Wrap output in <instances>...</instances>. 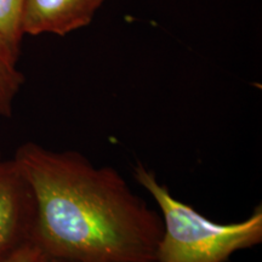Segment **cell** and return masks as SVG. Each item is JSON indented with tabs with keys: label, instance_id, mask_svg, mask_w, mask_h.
I'll list each match as a JSON object with an SVG mask.
<instances>
[{
	"label": "cell",
	"instance_id": "obj_1",
	"mask_svg": "<svg viewBox=\"0 0 262 262\" xmlns=\"http://www.w3.org/2000/svg\"><path fill=\"white\" fill-rule=\"evenodd\" d=\"M34 196L31 243L61 262H156L162 216L112 166L35 142L14 156Z\"/></svg>",
	"mask_w": 262,
	"mask_h": 262
},
{
	"label": "cell",
	"instance_id": "obj_2",
	"mask_svg": "<svg viewBox=\"0 0 262 262\" xmlns=\"http://www.w3.org/2000/svg\"><path fill=\"white\" fill-rule=\"evenodd\" d=\"M134 178L153 196L162 211L163 234L156 262H225L235 251L262 242L261 205L247 220L217 224L173 198L155 171L141 162L134 166Z\"/></svg>",
	"mask_w": 262,
	"mask_h": 262
},
{
	"label": "cell",
	"instance_id": "obj_3",
	"mask_svg": "<svg viewBox=\"0 0 262 262\" xmlns=\"http://www.w3.org/2000/svg\"><path fill=\"white\" fill-rule=\"evenodd\" d=\"M34 196L14 159L0 158V258L31 243Z\"/></svg>",
	"mask_w": 262,
	"mask_h": 262
},
{
	"label": "cell",
	"instance_id": "obj_4",
	"mask_svg": "<svg viewBox=\"0 0 262 262\" xmlns=\"http://www.w3.org/2000/svg\"><path fill=\"white\" fill-rule=\"evenodd\" d=\"M106 0H25V35H66L91 24Z\"/></svg>",
	"mask_w": 262,
	"mask_h": 262
},
{
	"label": "cell",
	"instance_id": "obj_5",
	"mask_svg": "<svg viewBox=\"0 0 262 262\" xmlns=\"http://www.w3.org/2000/svg\"><path fill=\"white\" fill-rule=\"evenodd\" d=\"M18 57L0 38V117H11L15 98L25 77L17 68Z\"/></svg>",
	"mask_w": 262,
	"mask_h": 262
},
{
	"label": "cell",
	"instance_id": "obj_6",
	"mask_svg": "<svg viewBox=\"0 0 262 262\" xmlns=\"http://www.w3.org/2000/svg\"><path fill=\"white\" fill-rule=\"evenodd\" d=\"M25 0H0V38L16 56L24 40L22 10Z\"/></svg>",
	"mask_w": 262,
	"mask_h": 262
},
{
	"label": "cell",
	"instance_id": "obj_7",
	"mask_svg": "<svg viewBox=\"0 0 262 262\" xmlns=\"http://www.w3.org/2000/svg\"><path fill=\"white\" fill-rule=\"evenodd\" d=\"M0 262H47V257L34 244L27 243L8 256L0 258Z\"/></svg>",
	"mask_w": 262,
	"mask_h": 262
},
{
	"label": "cell",
	"instance_id": "obj_8",
	"mask_svg": "<svg viewBox=\"0 0 262 262\" xmlns=\"http://www.w3.org/2000/svg\"><path fill=\"white\" fill-rule=\"evenodd\" d=\"M47 262H61V261H57V260H52V258H47Z\"/></svg>",
	"mask_w": 262,
	"mask_h": 262
},
{
	"label": "cell",
	"instance_id": "obj_9",
	"mask_svg": "<svg viewBox=\"0 0 262 262\" xmlns=\"http://www.w3.org/2000/svg\"><path fill=\"white\" fill-rule=\"evenodd\" d=\"M0 158H2V153H0Z\"/></svg>",
	"mask_w": 262,
	"mask_h": 262
}]
</instances>
